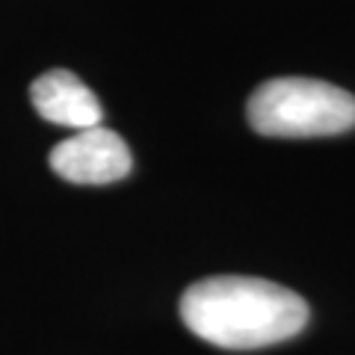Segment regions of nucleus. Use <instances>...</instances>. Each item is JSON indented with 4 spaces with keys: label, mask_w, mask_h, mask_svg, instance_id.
I'll list each match as a JSON object with an SVG mask.
<instances>
[{
    "label": "nucleus",
    "mask_w": 355,
    "mask_h": 355,
    "mask_svg": "<svg viewBox=\"0 0 355 355\" xmlns=\"http://www.w3.org/2000/svg\"><path fill=\"white\" fill-rule=\"evenodd\" d=\"M184 326L222 349H261L291 340L308 326L305 299L252 275H210L181 296Z\"/></svg>",
    "instance_id": "obj_1"
},
{
    "label": "nucleus",
    "mask_w": 355,
    "mask_h": 355,
    "mask_svg": "<svg viewBox=\"0 0 355 355\" xmlns=\"http://www.w3.org/2000/svg\"><path fill=\"white\" fill-rule=\"evenodd\" d=\"M246 119L261 137H335L355 128V95L314 77H272L252 92Z\"/></svg>",
    "instance_id": "obj_2"
},
{
    "label": "nucleus",
    "mask_w": 355,
    "mask_h": 355,
    "mask_svg": "<svg viewBox=\"0 0 355 355\" xmlns=\"http://www.w3.org/2000/svg\"><path fill=\"white\" fill-rule=\"evenodd\" d=\"M51 169L69 184H113L128 178L133 157L128 142L110 128L77 130L48 154Z\"/></svg>",
    "instance_id": "obj_3"
},
{
    "label": "nucleus",
    "mask_w": 355,
    "mask_h": 355,
    "mask_svg": "<svg viewBox=\"0 0 355 355\" xmlns=\"http://www.w3.org/2000/svg\"><path fill=\"white\" fill-rule=\"evenodd\" d=\"M30 101L44 121L74 130L98 128L104 116L95 92L69 69H53L39 74L30 86Z\"/></svg>",
    "instance_id": "obj_4"
}]
</instances>
